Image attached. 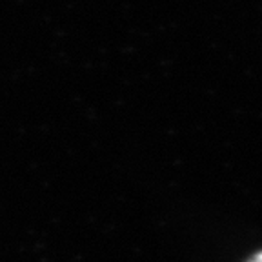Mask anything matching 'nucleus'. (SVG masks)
<instances>
[{"mask_svg":"<svg viewBox=\"0 0 262 262\" xmlns=\"http://www.w3.org/2000/svg\"><path fill=\"white\" fill-rule=\"evenodd\" d=\"M246 262H262V251H257L251 258H248Z\"/></svg>","mask_w":262,"mask_h":262,"instance_id":"f257e3e1","label":"nucleus"}]
</instances>
